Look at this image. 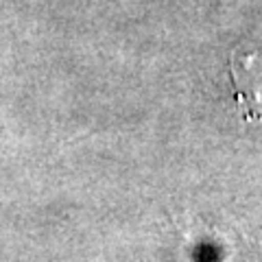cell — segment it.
Returning <instances> with one entry per match:
<instances>
[{"mask_svg":"<svg viewBox=\"0 0 262 262\" xmlns=\"http://www.w3.org/2000/svg\"><path fill=\"white\" fill-rule=\"evenodd\" d=\"M234 77L247 103L262 107V42L241 46L234 55Z\"/></svg>","mask_w":262,"mask_h":262,"instance_id":"6da1fadb","label":"cell"}]
</instances>
